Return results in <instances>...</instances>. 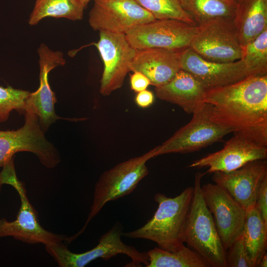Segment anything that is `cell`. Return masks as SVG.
<instances>
[{
	"label": "cell",
	"mask_w": 267,
	"mask_h": 267,
	"mask_svg": "<svg viewBox=\"0 0 267 267\" xmlns=\"http://www.w3.org/2000/svg\"><path fill=\"white\" fill-rule=\"evenodd\" d=\"M181 69L192 75L207 90L226 86L248 77L243 61L220 63L204 59L190 47L180 51Z\"/></svg>",
	"instance_id": "obj_14"
},
{
	"label": "cell",
	"mask_w": 267,
	"mask_h": 267,
	"mask_svg": "<svg viewBox=\"0 0 267 267\" xmlns=\"http://www.w3.org/2000/svg\"><path fill=\"white\" fill-rule=\"evenodd\" d=\"M266 176L267 161L258 160L230 172H214L212 179L247 211L256 205L259 187Z\"/></svg>",
	"instance_id": "obj_16"
},
{
	"label": "cell",
	"mask_w": 267,
	"mask_h": 267,
	"mask_svg": "<svg viewBox=\"0 0 267 267\" xmlns=\"http://www.w3.org/2000/svg\"><path fill=\"white\" fill-rule=\"evenodd\" d=\"M13 160L11 158L3 166L0 181L2 185L9 184L15 188L21 206L14 221L0 219V237L11 236L27 243H43L45 246L65 240L66 237L47 231L40 224L37 212L28 199L25 186L17 178Z\"/></svg>",
	"instance_id": "obj_5"
},
{
	"label": "cell",
	"mask_w": 267,
	"mask_h": 267,
	"mask_svg": "<svg viewBox=\"0 0 267 267\" xmlns=\"http://www.w3.org/2000/svg\"><path fill=\"white\" fill-rule=\"evenodd\" d=\"M226 262L227 267H254L243 232L226 251Z\"/></svg>",
	"instance_id": "obj_28"
},
{
	"label": "cell",
	"mask_w": 267,
	"mask_h": 267,
	"mask_svg": "<svg viewBox=\"0 0 267 267\" xmlns=\"http://www.w3.org/2000/svg\"><path fill=\"white\" fill-rule=\"evenodd\" d=\"M205 175V173L198 172L195 175L193 196L183 240L199 254L210 267H227L226 251L202 193L201 180Z\"/></svg>",
	"instance_id": "obj_3"
},
{
	"label": "cell",
	"mask_w": 267,
	"mask_h": 267,
	"mask_svg": "<svg viewBox=\"0 0 267 267\" xmlns=\"http://www.w3.org/2000/svg\"><path fill=\"white\" fill-rule=\"evenodd\" d=\"M180 51L161 48L136 49L130 71L141 73L155 87L164 85L181 69Z\"/></svg>",
	"instance_id": "obj_18"
},
{
	"label": "cell",
	"mask_w": 267,
	"mask_h": 267,
	"mask_svg": "<svg viewBox=\"0 0 267 267\" xmlns=\"http://www.w3.org/2000/svg\"><path fill=\"white\" fill-rule=\"evenodd\" d=\"M157 20L174 19L196 26L181 6L180 0H135Z\"/></svg>",
	"instance_id": "obj_26"
},
{
	"label": "cell",
	"mask_w": 267,
	"mask_h": 267,
	"mask_svg": "<svg viewBox=\"0 0 267 267\" xmlns=\"http://www.w3.org/2000/svg\"><path fill=\"white\" fill-rule=\"evenodd\" d=\"M159 99L180 107L193 114L204 103L207 90L190 73L180 69L169 83L155 87Z\"/></svg>",
	"instance_id": "obj_19"
},
{
	"label": "cell",
	"mask_w": 267,
	"mask_h": 267,
	"mask_svg": "<svg viewBox=\"0 0 267 267\" xmlns=\"http://www.w3.org/2000/svg\"><path fill=\"white\" fill-rule=\"evenodd\" d=\"M232 131L210 119V106L205 102L186 125L153 149L154 157L168 153H187L221 141Z\"/></svg>",
	"instance_id": "obj_8"
},
{
	"label": "cell",
	"mask_w": 267,
	"mask_h": 267,
	"mask_svg": "<svg viewBox=\"0 0 267 267\" xmlns=\"http://www.w3.org/2000/svg\"><path fill=\"white\" fill-rule=\"evenodd\" d=\"M256 206L267 224V176L263 179L259 187Z\"/></svg>",
	"instance_id": "obj_29"
},
{
	"label": "cell",
	"mask_w": 267,
	"mask_h": 267,
	"mask_svg": "<svg viewBox=\"0 0 267 267\" xmlns=\"http://www.w3.org/2000/svg\"><path fill=\"white\" fill-rule=\"evenodd\" d=\"M82 2L83 3L84 6L86 7L88 3L91 0H81Z\"/></svg>",
	"instance_id": "obj_33"
},
{
	"label": "cell",
	"mask_w": 267,
	"mask_h": 267,
	"mask_svg": "<svg viewBox=\"0 0 267 267\" xmlns=\"http://www.w3.org/2000/svg\"><path fill=\"white\" fill-rule=\"evenodd\" d=\"M267 157V146L256 143L240 134H234L223 147L199 159L187 167H207L205 174L215 172H228L236 170L247 163Z\"/></svg>",
	"instance_id": "obj_15"
},
{
	"label": "cell",
	"mask_w": 267,
	"mask_h": 267,
	"mask_svg": "<svg viewBox=\"0 0 267 267\" xmlns=\"http://www.w3.org/2000/svg\"><path fill=\"white\" fill-rule=\"evenodd\" d=\"M104 64L100 92L110 95L123 85L136 49L128 42L125 34L99 31V40L94 44Z\"/></svg>",
	"instance_id": "obj_11"
},
{
	"label": "cell",
	"mask_w": 267,
	"mask_h": 267,
	"mask_svg": "<svg viewBox=\"0 0 267 267\" xmlns=\"http://www.w3.org/2000/svg\"><path fill=\"white\" fill-rule=\"evenodd\" d=\"M154 100L153 93L147 89L137 92L135 98L136 105L143 108L150 106L154 102Z\"/></svg>",
	"instance_id": "obj_31"
},
{
	"label": "cell",
	"mask_w": 267,
	"mask_h": 267,
	"mask_svg": "<svg viewBox=\"0 0 267 267\" xmlns=\"http://www.w3.org/2000/svg\"><path fill=\"white\" fill-rule=\"evenodd\" d=\"M182 7L196 26L212 20L234 19L237 3L235 0H180Z\"/></svg>",
	"instance_id": "obj_21"
},
{
	"label": "cell",
	"mask_w": 267,
	"mask_h": 267,
	"mask_svg": "<svg viewBox=\"0 0 267 267\" xmlns=\"http://www.w3.org/2000/svg\"><path fill=\"white\" fill-rule=\"evenodd\" d=\"M131 89L135 92H138L147 89L150 85L149 79L139 72H134L130 76Z\"/></svg>",
	"instance_id": "obj_30"
},
{
	"label": "cell",
	"mask_w": 267,
	"mask_h": 267,
	"mask_svg": "<svg viewBox=\"0 0 267 267\" xmlns=\"http://www.w3.org/2000/svg\"><path fill=\"white\" fill-rule=\"evenodd\" d=\"M154 158L151 149L144 154L121 162L104 172L96 182L93 199L87 220L83 227L73 236L68 238L70 243L85 230L88 224L106 204L133 192L139 181L148 173L146 162Z\"/></svg>",
	"instance_id": "obj_4"
},
{
	"label": "cell",
	"mask_w": 267,
	"mask_h": 267,
	"mask_svg": "<svg viewBox=\"0 0 267 267\" xmlns=\"http://www.w3.org/2000/svg\"><path fill=\"white\" fill-rule=\"evenodd\" d=\"M25 123L16 130H0V168L18 152L35 154L41 163L48 168L55 167L60 162L59 155L49 142L42 130L38 115L26 108Z\"/></svg>",
	"instance_id": "obj_7"
},
{
	"label": "cell",
	"mask_w": 267,
	"mask_h": 267,
	"mask_svg": "<svg viewBox=\"0 0 267 267\" xmlns=\"http://www.w3.org/2000/svg\"><path fill=\"white\" fill-rule=\"evenodd\" d=\"M85 8L81 0H36L29 24L36 25L47 17L81 20Z\"/></svg>",
	"instance_id": "obj_24"
},
{
	"label": "cell",
	"mask_w": 267,
	"mask_h": 267,
	"mask_svg": "<svg viewBox=\"0 0 267 267\" xmlns=\"http://www.w3.org/2000/svg\"><path fill=\"white\" fill-rule=\"evenodd\" d=\"M38 53L40 70V86L36 91L30 93L26 100V108L31 109L38 115L41 128L44 132L56 120L62 119L54 111L56 99L49 84L48 75L51 70L64 65L66 61L62 52L53 51L43 44L38 48Z\"/></svg>",
	"instance_id": "obj_17"
},
{
	"label": "cell",
	"mask_w": 267,
	"mask_h": 267,
	"mask_svg": "<svg viewBox=\"0 0 267 267\" xmlns=\"http://www.w3.org/2000/svg\"><path fill=\"white\" fill-rule=\"evenodd\" d=\"M267 267V253L266 252L261 259L258 267Z\"/></svg>",
	"instance_id": "obj_32"
},
{
	"label": "cell",
	"mask_w": 267,
	"mask_h": 267,
	"mask_svg": "<svg viewBox=\"0 0 267 267\" xmlns=\"http://www.w3.org/2000/svg\"><path fill=\"white\" fill-rule=\"evenodd\" d=\"M196 27L189 47L204 59L229 63L241 59L242 48L233 19H216Z\"/></svg>",
	"instance_id": "obj_9"
},
{
	"label": "cell",
	"mask_w": 267,
	"mask_h": 267,
	"mask_svg": "<svg viewBox=\"0 0 267 267\" xmlns=\"http://www.w3.org/2000/svg\"><path fill=\"white\" fill-rule=\"evenodd\" d=\"M122 233L119 226L115 225L101 236L95 247L82 253L72 252L62 242L45 245V249L60 267H83L97 259L107 261L118 254L131 259L127 267H138L142 265L146 267L148 264L147 252L125 244L121 239Z\"/></svg>",
	"instance_id": "obj_6"
},
{
	"label": "cell",
	"mask_w": 267,
	"mask_h": 267,
	"mask_svg": "<svg viewBox=\"0 0 267 267\" xmlns=\"http://www.w3.org/2000/svg\"><path fill=\"white\" fill-rule=\"evenodd\" d=\"M30 93L9 86L6 88L0 86V123L6 121L12 110L24 114Z\"/></svg>",
	"instance_id": "obj_27"
},
{
	"label": "cell",
	"mask_w": 267,
	"mask_h": 267,
	"mask_svg": "<svg viewBox=\"0 0 267 267\" xmlns=\"http://www.w3.org/2000/svg\"><path fill=\"white\" fill-rule=\"evenodd\" d=\"M155 20L135 0H94L89 17V24L94 31L124 34Z\"/></svg>",
	"instance_id": "obj_12"
},
{
	"label": "cell",
	"mask_w": 267,
	"mask_h": 267,
	"mask_svg": "<svg viewBox=\"0 0 267 267\" xmlns=\"http://www.w3.org/2000/svg\"><path fill=\"white\" fill-rule=\"evenodd\" d=\"M196 31V26L181 21L156 19L133 28L125 36L137 50L161 48L182 51L189 47Z\"/></svg>",
	"instance_id": "obj_10"
},
{
	"label": "cell",
	"mask_w": 267,
	"mask_h": 267,
	"mask_svg": "<svg viewBox=\"0 0 267 267\" xmlns=\"http://www.w3.org/2000/svg\"><path fill=\"white\" fill-rule=\"evenodd\" d=\"M193 192V186H189L174 197L156 193L154 199L158 208L153 217L141 227L122 235L153 241L158 247L167 250L179 247L184 244V228Z\"/></svg>",
	"instance_id": "obj_2"
},
{
	"label": "cell",
	"mask_w": 267,
	"mask_h": 267,
	"mask_svg": "<svg viewBox=\"0 0 267 267\" xmlns=\"http://www.w3.org/2000/svg\"><path fill=\"white\" fill-rule=\"evenodd\" d=\"M204 102L210 106L212 121L267 146V75L207 90Z\"/></svg>",
	"instance_id": "obj_1"
},
{
	"label": "cell",
	"mask_w": 267,
	"mask_h": 267,
	"mask_svg": "<svg viewBox=\"0 0 267 267\" xmlns=\"http://www.w3.org/2000/svg\"><path fill=\"white\" fill-rule=\"evenodd\" d=\"M243 233L254 267H257L267 250V224L256 205L246 211Z\"/></svg>",
	"instance_id": "obj_22"
},
{
	"label": "cell",
	"mask_w": 267,
	"mask_h": 267,
	"mask_svg": "<svg viewBox=\"0 0 267 267\" xmlns=\"http://www.w3.org/2000/svg\"><path fill=\"white\" fill-rule=\"evenodd\" d=\"M233 22L242 48L267 29V0L237 3Z\"/></svg>",
	"instance_id": "obj_20"
},
{
	"label": "cell",
	"mask_w": 267,
	"mask_h": 267,
	"mask_svg": "<svg viewBox=\"0 0 267 267\" xmlns=\"http://www.w3.org/2000/svg\"><path fill=\"white\" fill-rule=\"evenodd\" d=\"M205 202L211 212L225 251L243 231L246 210L216 184L201 185Z\"/></svg>",
	"instance_id": "obj_13"
},
{
	"label": "cell",
	"mask_w": 267,
	"mask_h": 267,
	"mask_svg": "<svg viewBox=\"0 0 267 267\" xmlns=\"http://www.w3.org/2000/svg\"><path fill=\"white\" fill-rule=\"evenodd\" d=\"M235 0L236 1V2L237 3H238L240 2L241 1H242L243 0Z\"/></svg>",
	"instance_id": "obj_34"
},
{
	"label": "cell",
	"mask_w": 267,
	"mask_h": 267,
	"mask_svg": "<svg viewBox=\"0 0 267 267\" xmlns=\"http://www.w3.org/2000/svg\"><path fill=\"white\" fill-rule=\"evenodd\" d=\"M241 59L249 76L267 75V29L242 48Z\"/></svg>",
	"instance_id": "obj_25"
},
{
	"label": "cell",
	"mask_w": 267,
	"mask_h": 267,
	"mask_svg": "<svg viewBox=\"0 0 267 267\" xmlns=\"http://www.w3.org/2000/svg\"><path fill=\"white\" fill-rule=\"evenodd\" d=\"M2 185V184H1L0 181V190H1V186Z\"/></svg>",
	"instance_id": "obj_35"
},
{
	"label": "cell",
	"mask_w": 267,
	"mask_h": 267,
	"mask_svg": "<svg viewBox=\"0 0 267 267\" xmlns=\"http://www.w3.org/2000/svg\"><path fill=\"white\" fill-rule=\"evenodd\" d=\"M147 253L146 267H210L199 254L184 244L173 250L155 247Z\"/></svg>",
	"instance_id": "obj_23"
}]
</instances>
